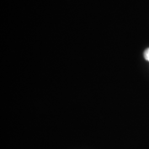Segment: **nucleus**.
Returning a JSON list of instances; mask_svg holds the SVG:
<instances>
[{"label": "nucleus", "instance_id": "obj_1", "mask_svg": "<svg viewBox=\"0 0 149 149\" xmlns=\"http://www.w3.org/2000/svg\"><path fill=\"white\" fill-rule=\"evenodd\" d=\"M144 58L149 62V48L145 50L144 53Z\"/></svg>", "mask_w": 149, "mask_h": 149}]
</instances>
